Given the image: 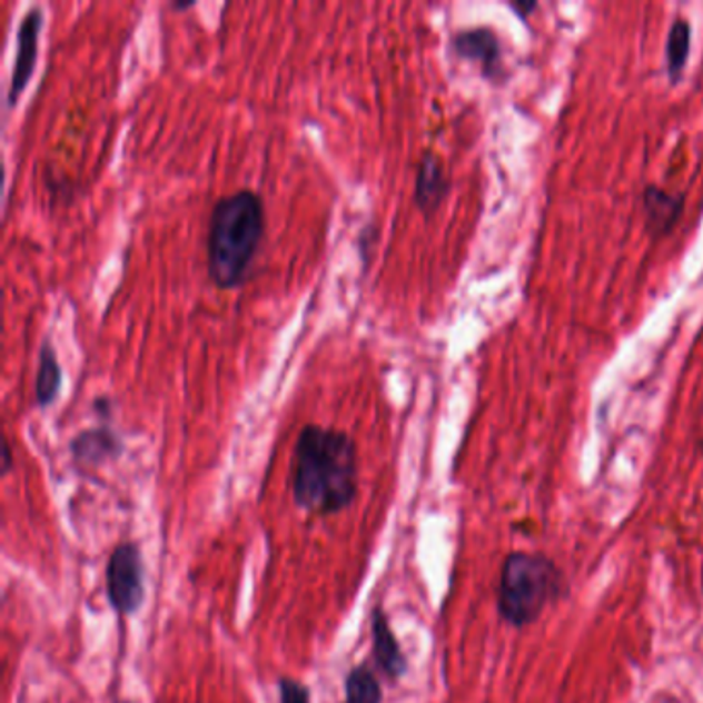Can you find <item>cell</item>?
Instances as JSON below:
<instances>
[{
    "label": "cell",
    "instance_id": "12",
    "mask_svg": "<svg viewBox=\"0 0 703 703\" xmlns=\"http://www.w3.org/2000/svg\"><path fill=\"white\" fill-rule=\"evenodd\" d=\"M60 388H62V367L52 343L43 340L40 355H38L36 382H33L36 405L42 408L50 407L57 400Z\"/></svg>",
    "mask_w": 703,
    "mask_h": 703
},
{
    "label": "cell",
    "instance_id": "18",
    "mask_svg": "<svg viewBox=\"0 0 703 703\" xmlns=\"http://www.w3.org/2000/svg\"><path fill=\"white\" fill-rule=\"evenodd\" d=\"M702 452H703V442H702Z\"/></svg>",
    "mask_w": 703,
    "mask_h": 703
},
{
    "label": "cell",
    "instance_id": "5",
    "mask_svg": "<svg viewBox=\"0 0 703 703\" xmlns=\"http://www.w3.org/2000/svg\"><path fill=\"white\" fill-rule=\"evenodd\" d=\"M450 46L456 57L478 65L481 75L487 81H504V48L499 36L492 28L458 29L452 36Z\"/></svg>",
    "mask_w": 703,
    "mask_h": 703
},
{
    "label": "cell",
    "instance_id": "4",
    "mask_svg": "<svg viewBox=\"0 0 703 703\" xmlns=\"http://www.w3.org/2000/svg\"><path fill=\"white\" fill-rule=\"evenodd\" d=\"M106 592L113 611L120 617L135 615L145 603V565L141 548L127 541L113 548L106 567Z\"/></svg>",
    "mask_w": 703,
    "mask_h": 703
},
{
    "label": "cell",
    "instance_id": "7",
    "mask_svg": "<svg viewBox=\"0 0 703 703\" xmlns=\"http://www.w3.org/2000/svg\"><path fill=\"white\" fill-rule=\"evenodd\" d=\"M685 209V192H671L659 184H647L642 192L644 226L652 239L666 238L673 234Z\"/></svg>",
    "mask_w": 703,
    "mask_h": 703
},
{
    "label": "cell",
    "instance_id": "16",
    "mask_svg": "<svg viewBox=\"0 0 703 703\" xmlns=\"http://www.w3.org/2000/svg\"><path fill=\"white\" fill-rule=\"evenodd\" d=\"M11 471H13V452H11L9 439H4V446H2V473L9 475Z\"/></svg>",
    "mask_w": 703,
    "mask_h": 703
},
{
    "label": "cell",
    "instance_id": "8",
    "mask_svg": "<svg viewBox=\"0 0 703 703\" xmlns=\"http://www.w3.org/2000/svg\"><path fill=\"white\" fill-rule=\"evenodd\" d=\"M372 654L382 675L386 676L390 683H398L403 676L407 675V654L398 644L380 605L376 606L372 613Z\"/></svg>",
    "mask_w": 703,
    "mask_h": 703
},
{
    "label": "cell",
    "instance_id": "11",
    "mask_svg": "<svg viewBox=\"0 0 703 703\" xmlns=\"http://www.w3.org/2000/svg\"><path fill=\"white\" fill-rule=\"evenodd\" d=\"M691 40H693V29H691L690 19L676 14L666 33V43H664V62H666V72L669 79L673 83H679L683 72L687 69V62L691 57Z\"/></svg>",
    "mask_w": 703,
    "mask_h": 703
},
{
    "label": "cell",
    "instance_id": "3",
    "mask_svg": "<svg viewBox=\"0 0 703 703\" xmlns=\"http://www.w3.org/2000/svg\"><path fill=\"white\" fill-rule=\"evenodd\" d=\"M565 594V576L545 553L512 551L499 570L497 613L521 630L538 621L551 603Z\"/></svg>",
    "mask_w": 703,
    "mask_h": 703
},
{
    "label": "cell",
    "instance_id": "15",
    "mask_svg": "<svg viewBox=\"0 0 703 703\" xmlns=\"http://www.w3.org/2000/svg\"><path fill=\"white\" fill-rule=\"evenodd\" d=\"M509 9L521 17L522 21H528V17L538 9V2L528 0V2H509Z\"/></svg>",
    "mask_w": 703,
    "mask_h": 703
},
{
    "label": "cell",
    "instance_id": "13",
    "mask_svg": "<svg viewBox=\"0 0 703 703\" xmlns=\"http://www.w3.org/2000/svg\"><path fill=\"white\" fill-rule=\"evenodd\" d=\"M384 691L380 681L369 664H355L345 676V700L343 703H382Z\"/></svg>",
    "mask_w": 703,
    "mask_h": 703
},
{
    "label": "cell",
    "instance_id": "2",
    "mask_svg": "<svg viewBox=\"0 0 703 703\" xmlns=\"http://www.w3.org/2000/svg\"><path fill=\"white\" fill-rule=\"evenodd\" d=\"M267 231L265 202L254 190H236L212 207L207 236V270L217 289H236L248 279Z\"/></svg>",
    "mask_w": 703,
    "mask_h": 703
},
{
    "label": "cell",
    "instance_id": "10",
    "mask_svg": "<svg viewBox=\"0 0 703 703\" xmlns=\"http://www.w3.org/2000/svg\"><path fill=\"white\" fill-rule=\"evenodd\" d=\"M120 452H122V442L108 427L87 429L71 442L72 458L81 465H103L108 461L118 458Z\"/></svg>",
    "mask_w": 703,
    "mask_h": 703
},
{
    "label": "cell",
    "instance_id": "6",
    "mask_svg": "<svg viewBox=\"0 0 703 703\" xmlns=\"http://www.w3.org/2000/svg\"><path fill=\"white\" fill-rule=\"evenodd\" d=\"M43 13L40 7L29 9L26 17L19 23L17 31V57H14L13 75L9 83V106L21 98V93L28 89L29 79L36 71L38 50H40V33H42Z\"/></svg>",
    "mask_w": 703,
    "mask_h": 703
},
{
    "label": "cell",
    "instance_id": "17",
    "mask_svg": "<svg viewBox=\"0 0 703 703\" xmlns=\"http://www.w3.org/2000/svg\"><path fill=\"white\" fill-rule=\"evenodd\" d=\"M192 7H195V2H176V4H171L174 11H186V9H192Z\"/></svg>",
    "mask_w": 703,
    "mask_h": 703
},
{
    "label": "cell",
    "instance_id": "9",
    "mask_svg": "<svg viewBox=\"0 0 703 703\" xmlns=\"http://www.w3.org/2000/svg\"><path fill=\"white\" fill-rule=\"evenodd\" d=\"M448 192H450V178L444 169L442 159L434 151H425L417 164V174H415V192H413L415 205L419 207V211L429 217L442 207Z\"/></svg>",
    "mask_w": 703,
    "mask_h": 703
},
{
    "label": "cell",
    "instance_id": "14",
    "mask_svg": "<svg viewBox=\"0 0 703 703\" xmlns=\"http://www.w3.org/2000/svg\"><path fill=\"white\" fill-rule=\"evenodd\" d=\"M279 700L281 703H311L310 690L291 676L279 679Z\"/></svg>",
    "mask_w": 703,
    "mask_h": 703
},
{
    "label": "cell",
    "instance_id": "1",
    "mask_svg": "<svg viewBox=\"0 0 703 703\" xmlns=\"http://www.w3.org/2000/svg\"><path fill=\"white\" fill-rule=\"evenodd\" d=\"M359 492L357 444L347 432L308 423L301 427L291 461V493L311 516H335Z\"/></svg>",
    "mask_w": 703,
    "mask_h": 703
}]
</instances>
